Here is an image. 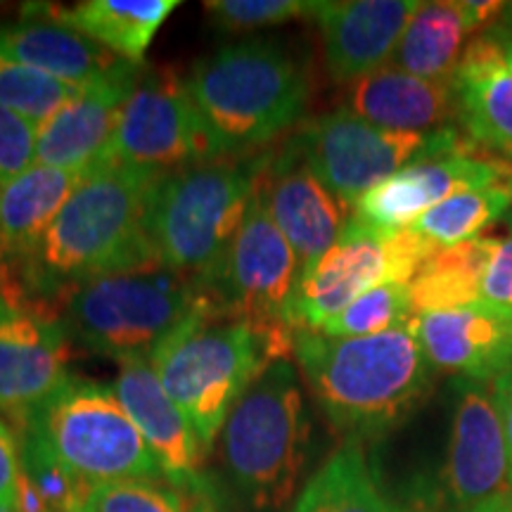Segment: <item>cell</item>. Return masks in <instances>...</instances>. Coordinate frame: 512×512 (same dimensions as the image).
<instances>
[{"instance_id":"28","label":"cell","mask_w":512,"mask_h":512,"mask_svg":"<svg viewBox=\"0 0 512 512\" xmlns=\"http://www.w3.org/2000/svg\"><path fill=\"white\" fill-rule=\"evenodd\" d=\"M290 512H399L384 498L361 441L347 439L325 460Z\"/></svg>"},{"instance_id":"20","label":"cell","mask_w":512,"mask_h":512,"mask_svg":"<svg viewBox=\"0 0 512 512\" xmlns=\"http://www.w3.org/2000/svg\"><path fill=\"white\" fill-rule=\"evenodd\" d=\"M112 389L131 420L136 422L150 451L155 453L164 477L176 489H188L202 496L207 484L202 477L204 448L200 437L192 430L190 420L164 392L150 361L121 363Z\"/></svg>"},{"instance_id":"36","label":"cell","mask_w":512,"mask_h":512,"mask_svg":"<svg viewBox=\"0 0 512 512\" xmlns=\"http://www.w3.org/2000/svg\"><path fill=\"white\" fill-rule=\"evenodd\" d=\"M24 467L22 446L0 420V512H22Z\"/></svg>"},{"instance_id":"3","label":"cell","mask_w":512,"mask_h":512,"mask_svg":"<svg viewBox=\"0 0 512 512\" xmlns=\"http://www.w3.org/2000/svg\"><path fill=\"white\" fill-rule=\"evenodd\" d=\"M297 330L268 332L221 318L211 299L155 351L150 366L178 411L190 420L204 453L226 425L247 387L294 349Z\"/></svg>"},{"instance_id":"9","label":"cell","mask_w":512,"mask_h":512,"mask_svg":"<svg viewBox=\"0 0 512 512\" xmlns=\"http://www.w3.org/2000/svg\"><path fill=\"white\" fill-rule=\"evenodd\" d=\"M290 143L320 183L337 195L354 214L370 188L420 159L444 157L465 150L456 128L432 133L387 131L354 117L347 110L309 121Z\"/></svg>"},{"instance_id":"5","label":"cell","mask_w":512,"mask_h":512,"mask_svg":"<svg viewBox=\"0 0 512 512\" xmlns=\"http://www.w3.org/2000/svg\"><path fill=\"white\" fill-rule=\"evenodd\" d=\"M22 432V456L55 467L81 486L121 479H166L114 389L86 377L69 375L22 422Z\"/></svg>"},{"instance_id":"33","label":"cell","mask_w":512,"mask_h":512,"mask_svg":"<svg viewBox=\"0 0 512 512\" xmlns=\"http://www.w3.org/2000/svg\"><path fill=\"white\" fill-rule=\"evenodd\" d=\"M211 22L226 31H247L283 24L297 17H313L318 3L304 0H209L204 3Z\"/></svg>"},{"instance_id":"26","label":"cell","mask_w":512,"mask_h":512,"mask_svg":"<svg viewBox=\"0 0 512 512\" xmlns=\"http://www.w3.org/2000/svg\"><path fill=\"white\" fill-rule=\"evenodd\" d=\"M477 31L467 3H422L403 31L389 67L430 81L453 79L465 36Z\"/></svg>"},{"instance_id":"18","label":"cell","mask_w":512,"mask_h":512,"mask_svg":"<svg viewBox=\"0 0 512 512\" xmlns=\"http://www.w3.org/2000/svg\"><path fill=\"white\" fill-rule=\"evenodd\" d=\"M418 0H347L318 3L316 17L323 36L325 64L337 83H354L389 67Z\"/></svg>"},{"instance_id":"6","label":"cell","mask_w":512,"mask_h":512,"mask_svg":"<svg viewBox=\"0 0 512 512\" xmlns=\"http://www.w3.org/2000/svg\"><path fill=\"white\" fill-rule=\"evenodd\" d=\"M268 152L221 157L159 174L147 195L145 233L159 266L204 275L245 221Z\"/></svg>"},{"instance_id":"4","label":"cell","mask_w":512,"mask_h":512,"mask_svg":"<svg viewBox=\"0 0 512 512\" xmlns=\"http://www.w3.org/2000/svg\"><path fill=\"white\" fill-rule=\"evenodd\" d=\"M192 100L226 157L254 155L302 119L309 76L283 43L254 38L192 67Z\"/></svg>"},{"instance_id":"39","label":"cell","mask_w":512,"mask_h":512,"mask_svg":"<svg viewBox=\"0 0 512 512\" xmlns=\"http://www.w3.org/2000/svg\"><path fill=\"white\" fill-rule=\"evenodd\" d=\"M413 512H512V501H503V503L486 505V508H477V510H453V508H439V510H413Z\"/></svg>"},{"instance_id":"10","label":"cell","mask_w":512,"mask_h":512,"mask_svg":"<svg viewBox=\"0 0 512 512\" xmlns=\"http://www.w3.org/2000/svg\"><path fill=\"white\" fill-rule=\"evenodd\" d=\"M437 249L411 228L380 230L351 219L335 245L302 268L290 325L294 330L318 332L373 287L411 285Z\"/></svg>"},{"instance_id":"37","label":"cell","mask_w":512,"mask_h":512,"mask_svg":"<svg viewBox=\"0 0 512 512\" xmlns=\"http://www.w3.org/2000/svg\"><path fill=\"white\" fill-rule=\"evenodd\" d=\"M494 396L498 403V413H501L505 441H508L510 458H512V368L508 373H503L501 377H496L494 380Z\"/></svg>"},{"instance_id":"16","label":"cell","mask_w":512,"mask_h":512,"mask_svg":"<svg viewBox=\"0 0 512 512\" xmlns=\"http://www.w3.org/2000/svg\"><path fill=\"white\" fill-rule=\"evenodd\" d=\"M140 74L143 64L124 60L105 79L69 100L53 119L38 128L36 164L83 174L100 166Z\"/></svg>"},{"instance_id":"23","label":"cell","mask_w":512,"mask_h":512,"mask_svg":"<svg viewBox=\"0 0 512 512\" xmlns=\"http://www.w3.org/2000/svg\"><path fill=\"white\" fill-rule=\"evenodd\" d=\"M22 17L0 27V55L8 60L76 88L93 86L124 62L79 31L43 17Z\"/></svg>"},{"instance_id":"22","label":"cell","mask_w":512,"mask_h":512,"mask_svg":"<svg viewBox=\"0 0 512 512\" xmlns=\"http://www.w3.org/2000/svg\"><path fill=\"white\" fill-rule=\"evenodd\" d=\"M453 88L467 133L512 157V57L491 36H477L453 74Z\"/></svg>"},{"instance_id":"35","label":"cell","mask_w":512,"mask_h":512,"mask_svg":"<svg viewBox=\"0 0 512 512\" xmlns=\"http://www.w3.org/2000/svg\"><path fill=\"white\" fill-rule=\"evenodd\" d=\"M505 226H508V235L498 242L496 254L486 266L482 287H479V302L512 313V211L510 216H505Z\"/></svg>"},{"instance_id":"13","label":"cell","mask_w":512,"mask_h":512,"mask_svg":"<svg viewBox=\"0 0 512 512\" xmlns=\"http://www.w3.org/2000/svg\"><path fill=\"white\" fill-rule=\"evenodd\" d=\"M67 356L62 318L27 292L0 287V413L22 425L72 375Z\"/></svg>"},{"instance_id":"17","label":"cell","mask_w":512,"mask_h":512,"mask_svg":"<svg viewBox=\"0 0 512 512\" xmlns=\"http://www.w3.org/2000/svg\"><path fill=\"white\" fill-rule=\"evenodd\" d=\"M510 178L501 166L467 155L465 150L444 157L420 159L399 174L384 178L358 200L354 221L380 230L413 226L425 211L458 192L486 188Z\"/></svg>"},{"instance_id":"2","label":"cell","mask_w":512,"mask_h":512,"mask_svg":"<svg viewBox=\"0 0 512 512\" xmlns=\"http://www.w3.org/2000/svg\"><path fill=\"white\" fill-rule=\"evenodd\" d=\"M157 176L124 164L88 171L24 264L31 290L48 297L100 275L157 268L145 233L147 195Z\"/></svg>"},{"instance_id":"41","label":"cell","mask_w":512,"mask_h":512,"mask_svg":"<svg viewBox=\"0 0 512 512\" xmlns=\"http://www.w3.org/2000/svg\"><path fill=\"white\" fill-rule=\"evenodd\" d=\"M190 512H211V510H209V508H207V505H204V503H197V505H195V508H192Z\"/></svg>"},{"instance_id":"27","label":"cell","mask_w":512,"mask_h":512,"mask_svg":"<svg viewBox=\"0 0 512 512\" xmlns=\"http://www.w3.org/2000/svg\"><path fill=\"white\" fill-rule=\"evenodd\" d=\"M498 238L477 235L453 247H439L422 264L411 280L413 316L460 309L479 302V287L491 256L498 249Z\"/></svg>"},{"instance_id":"24","label":"cell","mask_w":512,"mask_h":512,"mask_svg":"<svg viewBox=\"0 0 512 512\" xmlns=\"http://www.w3.org/2000/svg\"><path fill=\"white\" fill-rule=\"evenodd\" d=\"M178 0H83L69 5H27L22 15L43 17L79 31L121 60L140 64L152 38Z\"/></svg>"},{"instance_id":"32","label":"cell","mask_w":512,"mask_h":512,"mask_svg":"<svg viewBox=\"0 0 512 512\" xmlns=\"http://www.w3.org/2000/svg\"><path fill=\"white\" fill-rule=\"evenodd\" d=\"M69 512H185L176 489L147 479L88 484L74 498Z\"/></svg>"},{"instance_id":"30","label":"cell","mask_w":512,"mask_h":512,"mask_svg":"<svg viewBox=\"0 0 512 512\" xmlns=\"http://www.w3.org/2000/svg\"><path fill=\"white\" fill-rule=\"evenodd\" d=\"M81 91L83 88L72 83H62L0 55V107L19 114L36 128L53 119Z\"/></svg>"},{"instance_id":"14","label":"cell","mask_w":512,"mask_h":512,"mask_svg":"<svg viewBox=\"0 0 512 512\" xmlns=\"http://www.w3.org/2000/svg\"><path fill=\"white\" fill-rule=\"evenodd\" d=\"M444 491L453 510L512 501V458L489 382L458 377Z\"/></svg>"},{"instance_id":"21","label":"cell","mask_w":512,"mask_h":512,"mask_svg":"<svg viewBox=\"0 0 512 512\" xmlns=\"http://www.w3.org/2000/svg\"><path fill=\"white\" fill-rule=\"evenodd\" d=\"M342 110L387 131L432 133L458 117V98L453 79L430 81L384 67L349 83Z\"/></svg>"},{"instance_id":"15","label":"cell","mask_w":512,"mask_h":512,"mask_svg":"<svg viewBox=\"0 0 512 512\" xmlns=\"http://www.w3.org/2000/svg\"><path fill=\"white\" fill-rule=\"evenodd\" d=\"M256 192L302 268L328 252L351 221V209L320 183L290 138L280 150L268 152Z\"/></svg>"},{"instance_id":"12","label":"cell","mask_w":512,"mask_h":512,"mask_svg":"<svg viewBox=\"0 0 512 512\" xmlns=\"http://www.w3.org/2000/svg\"><path fill=\"white\" fill-rule=\"evenodd\" d=\"M221 157L226 155L197 110L188 81L162 67L140 74L100 166L124 164L169 174Z\"/></svg>"},{"instance_id":"38","label":"cell","mask_w":512,"mask_h":512,"mask_svg":"<svg viewBox=\"0 0 512 512\" xmlns=\"http://www.w3.org/2000/svg\"><path fill=\"white\" fill-rule=\"evenodd\" d=\"M484 34L494 38L498 46L512 57V3H505V10L498 15L496 22L491 24Z\"/></svg>"},{"instance_id":"19","label":"cell","mask_w":512,"mask_h":512,"mask_svg":"<svg viewBox=\"0 0 512 512\" xmlns=\"http://www.w3.org/2000/svg\"><path fill=\"white\" fill-rule=\"evenodd\" d=\"M415 330L432 368L494 382L512 368V313L484 302L415 316Z\"/></svg>"},{"instance_id":"8","label":"cell","mask_w":512,"mask_h":512,"mask_svg":"<svg viewBox=\"0 0 512 512\" xmlns=\"http://www.w3.org/2000/svg\"><path fill=\"white\" fill-rule=\"evenodd\" d=\"M207 299L197 275L171 268L110 273L67 292V337L119 363L150 361Z\"/></svg>"},{"instance_id":"40","label":"cell","mask_w":512,"mask_h":512,"mask_svg":"<svg viewBox=\"0 0 512 512\" xmlns=\"http://www.w3.org/2000/svg\"><path fill=\"white\" fill-rule=\"evenodd\" d=\"M5 271H8V254H5L3 238H0V287L5 285Z\"/></svg>"},{"instance_id":"34","label":"cell","mask_w":512,"mask_h":512,"mask_svg":"<svg viewBox=\"0 0 512 512\" xmlns=\"http://www.w3.org/2000/svg\"><path fill=\"white\" fill-rule=\"evenodd\" d=\"M38 128L0 107V188L36 164Z\"/></svg>"},{"instance_id":"7","label":"cell","mask_w":512,"mask_h":512,"mask_svg":"<svg viewBox=\"0 0 512 512\" xmlns=\"http://www.w3.org/2000/svg\"><path fill=\"white\" fill-rule=\"evenodd\" d=\"M311 422L297 370L275 361L249 384L221 430V451L233 486L259 512L292 501L309 453Z\"/></svg>"},{"instance_id":"1","label":"cell","mask_w":512,"mask_h":512,"mask_svg":"<svg viewBox=\"0 0 512 512\" xmlns=\"http://www.w3.org/2000/svg\"><path fill=\"white\" fill-rule=\"evenodd\" d=\"M292 354L320 411L354 441L394 430L432 387V366L422 351L415 316L373 337L342 339L297 330Z\"/></svg>"},{"instance_id":"31","label":"cell","mask_w":512,"mask_h":512,"mask_svg":"<svg viewBox=\"0 0 512 512\" xmlns=\"http://www.w3.org/2000/svg\"><path fill=\"white\" fill-rule=\"evenodd\" d=\"M413 318L411 290L408 285L387 283L373 287L351 302L339 316L323 325L318 332L325 337H373L401 328Z\"/></svg>"},{"instance_id":"11","label":"cell","mask_w":512,"mask_h":512,"mask_svg":"<svg viewBox=\"0 0 512 512\" xmlns=\"http://www.w3.org/2000/svg\"><path fill=\"white\" fill-rule=\"evenodd\" d=\"M302 264L254 192L245 221L226 254L200 275L202 290L221 318L245 320L259 330L285 332Z\"/></svg>"},{"instance_id":"25","label":"cell","mask_w":512,"mask_h":512,"mask_svg":"<svg viewBox=\"0 0 512 512\" xmlns=\"http://www.w3.org/2000/svg\"><path fill=\"white\" fill-rule=\"evenodd\" d=\"M83 178V171L34 164L0 188V238L8 259L27 264Z\"/></svg>"},{"instance_id":"29","label":"cell","mask_w":512,"mask_h":512,"mask_svg":"<svg viewBox=\"0 0 512 512\" xmlns=\"http://www.w3.org/2000/svg\"><path fill=\"white\" fill-rule=\"evenodd\" d=\"M512 204V176L510 181H498L486 188H475L451 195L437 207L420 216L413 226H408L420 238L437 247H453L460 242L477 238L479 230L505 216Z\"/></svg>"}]
</instances>
